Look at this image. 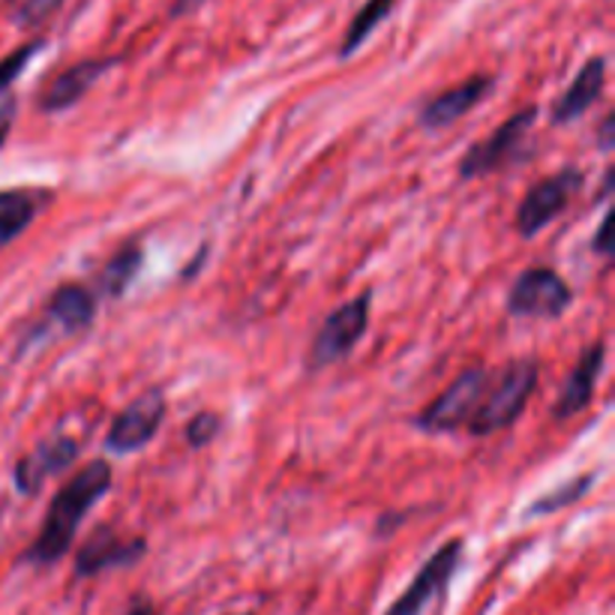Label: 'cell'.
<instances>
[{
	"label": "cell",
	"instance_id": "603a6c76",
	"mask_svg": "<svg viewBox=\"0 0 615 615\" xmlns=\"http://www.w3.org/2000/svg\"><path fill=\"white\" fill-rule=\"evenodd\" d=\"M216 435H220V414L202 412L195 414L190 424H186V442H190V447H204V444L213 442Z\"/></svg>",
	"mask_w": 615,
	"mask_h": 615
},
{
	"label": "cell",
	"instance_id": "4fadbf2b",
	"mask_svg": "<svg viewBox=\"0 0 615 615\" xmlns=\"http://www.w3.org/2000/svg\"><path fill=\"white\" fill-rule=\"evenodd\" d=\"M604 343L592 345L588 352L583 354V361L576 363L574 373L567 375V382L562 384V391L555 396L553 414L558 421H567V417H576V414L588 409L592 403V394H595L597 375L604 370Z\"/></svg>",
	"mask_w": 615,
	"mask_h": 615
},
{
	"label": "cell",
	"instance_id": "5bb4252c",
	"mask_svg": "<svg viewBox=\"0 0 615 615\" xmlns=\"http://www.w3.org/2000/svg\"><path fill=\"white\" fill-rule=\"evenodd\" d=\"M111 70L109 58H102V61H81L70 70H63L58 79H51V84L46 88L40 100L42 111H63L72 109L75 102L84 97V93L91 91L93 84Z\"/></svg>",
	"mask_w": 615,
	"mask_h": 615
},
{
	"label": "cell",
	"instance_id": "52a82bcc",
	"mask_svg": "<svg viewBox=\"0 0 615 615\" xmlns=\"http://www.w3.org/2000/svg\"><path fill=\"white\" fill-rule=\"evenodd\" d=\"M583 186V172L579 169H565V172L553 174L546 181L535 183L528 195H525L520 208H516V232L523 238H535L541 229L562 216L567 202L574 199Z\"/></svg>",
	"mask_w": 615,
	"mask_h": 615
},
{
	"label": "cell",
	"instance_id": "cb8c5ba5",
	"mask_svg": "<svg viewBox=\"0 0 615 615\" xmlns=\"http://www.w3.org/2000/svg\"><path fill=\"white\" fill-rule=\"evenodd\" d=\"M609 222H613V216L606 213L604 222H601V229H597V238H595V250L604 255H613V246H609Z\"/></svg>",
	"mask_w": 615,
	"mask_h": 615
},
{
	"label": "cell",
	"instance_id": "8992f818",
	"mask_svg": "<svg viewBox=\"0 0 615 615\" xmlns=\"http://www.w3.org/2000/svg\"><path fill=\"white\" fill-rule=\"evenodd\" d=\"M571 303H574L571 285L550 268L520 273V280L507 294V310L523 319H558L567 313Z\"/></svg>",
	"mask_w": 615,
	"mask_h": 615
},
{
	"label": "cell",
	"instance_id": "44dd1931",
	"mask_svg": "<svg viewBox=\"0 0 615 615\" xmlns=\"http://www.w3.org/2000/svg\"><path fill=\"white\" fill-rule=\"evenodd\" d=\"M63 0H19L16 3V21L21 28H37L61 10Z\"/></svg>",
	"mask_w": 615,
	"mask_h": 615
},
{
	"label": "cell",
	"instance_id": "ffe728a7",
	"mask_svg": "<svg viewBox=\"0 0 615 615\" xmlns=\"http://www.w3.org/2000/svg\"><path fill=\"white\" fill-rule=\"evenodd\" d=\"M595 484V477L592 474H579V477H574V481H567V484H562L558 490H553V493H546L537 498L535 505L528 507V514L537 516V514H555V511H562V507L574 505V502H579L585 495V490Z\"/></svg>",
	"mask_w": 615,
	"mask_h": 615
},
{
	"label": "cell",
	"instance_id": "6da1fadb",
	"mask_svg": "<svg viewBox=\"0 0 615 615\" xmlns=\"http://www.w3.org/2000/svg\"><path fill=\"white\" fill-rule=\"evenodd\" d=\"M109 486L111 465L105 460H91L84 468L72 474L70 481L58 490V495L51 498L46 523H42L31 550L24 553V562H31V565L61 562L79 535L81 520L88 516V511L100 502L102 495L109 493Z\"/></svg>",
	"mask_w": 615,
	"mask_h": 615
},
{
	"label": "cell",
	"instance_id": "ba28073f",
	"mask_svg": "<svg viewBox=\"0 0 615 615\" xmlns=\"http://www.w3.org/2000/svg\"><path fill=\"white\" fill-rule=\"evenodd\" d=\"M460 558H463V541H460V537L438 546V550L430 555V562L417 571L412 585L405 588L403 595L396 597L394 604L387 606V613L384 615H424L426 606L433 604L435 597L444 595L451 576H454L456 567H460Z\"/></svg>",
	"mask_w": 615,
	"mask_h": 615
},
{
	"label": "cell",
	"instance_id": "d4e9b609",
	"mask_svg": "<svg viewBox=\"0 0 615 615\" xmlns=\"http://www.w3.org/2000/svg\"><path fill=\"white\" fill-rule=\"evenodd\" d=\"M208 0H174L172 3V16L178 19V16H186V12L199 10V7H204Z\"/></svg>",
	"mask_w": 615,
	"mask_h": 615
},
{
	"label": "cell",
	"instance_id": "2e32d148",
	"mask_svg": "<svg viewBox=\"0 0 615 615\" xmlns=\"http://www.w3.org/2000/svg\"><path fill=\"white\" fill-rule=\"evenodd\" d=\"M93 315H97V306L84 285H63L49 301V319L63 333H79L91 327Z\"/></svg>",
	"mask_w": 615,
	"mask_h": 615
},
{
	"label": "cell",
	"instance_id": "d6986e66",
	"mask_svg": "<svg viewBox=\"0 0 615 615\" xmlns=\"http://www.w3.org/2000/svg\"><path fill=\"white\" fill-rule=\"evenodd\" d=\"M142 268V250L139 246H127L123 253L111 259L100 273V292L109 298H121L127 292V285L132 283V276Z\"/></svg>",
	"mask_w": 615,
	"mask_h": 615
},
{
	"label": "cell",
	"instance_id": "8fae6325",
	"mask_svg": "<svg viewBox=\"0 0 615 615\" xmlns=\"http://www.w3.org/2000/svg\"><path fill=\"white\" fill-rule=\"evenodd\" d=\"M144 555V541H121L109 528H97L75 555V574L97 576L109 567H130Z\"/></svg>",
	"mask_w": 615,
	"mask_h": 615
},
{
	"label": "cell",
	"instance_id": "4316f807",
	"mask_svg": "<svg viewBox=\"0 0 615 615\" xmlns=\"http://www.w3.org/2000/svg\"><path fill=\"white\" fill-rule=\"evenodd\" d=\"M127 615H153L151 601H139V604H132V609Z\"/></svg>",
	"mask_w": 615,
	"mask_h": 615
},
{
	"label": "cell",
	"instance_id": "484cf974",
	"mask_svg": "<svg viewBox=\"0 0 615 615\" xmlns=\"http://www.w3.org/2000/svg\"><path fill=\"white\" fill-rule=\"evenodd\" d=\"M613 123L615 118L609 114V118L604 121V127H601V144H604V148H613Z\"/></svg>",
	"mask_w": 615,
	"mask_h": 615
},
{
	"label": "cell",
	"instance_id": "9a60e30c",
	"mask_svg": "<svg viewBox=\"0 0 615 615\" xmlns=\"http://www.w3.org/2000/svg\"><path fill=\"white\" fill-rule=\"evenodd\" d=\"M606 81V61L604 58H592L583 63V70L576 72V79L571 81L558 102L553 105V123H571L576 118H583L585 111L592 109L601 100Z\"/></svg>",
	"mask_w": 615,
	"mask_h": 615
},
{
	"label": "cell",
	"instance_id": "7402d4cb",
	"mask_svg": "<svg viewBox=\"0 0 615 615\" xmlns=\"http://www.w3.org/2000/svg\"><path fill=\"white\" fill-rule=\"evenodd\" d=\"M42 49V42H28V46H21V49H16L10 54V58H3L0 61V91H7L12 81L19 79L21 72H24V67H28V61H31L33 54Z\"/></svg>",
	"mask_w": 615,
	"mask_h": 615
},
{
	"label": "cell",
	"instance_id": "5b68a950",
	"mask_svg": "<svg viewBox=\"0 0 615 615\" xmlns=\"http://www.w3.org/2000/svg\"><path fill=\"white\" fill-rule=\"evenodd\" d=\"M370 324V292H363L361 298L343 303L340 310H333L324 319L322 331L315 333L313 352H310V366H331V363L343 361L345 354H352V349L363 340Z\"/></svg>",
	"mask_w": 615,
	"mask_h": 615
},
{
	"label": "cell",
	"instance_id": "30bf717a",
	"mask_svg": "<svg viewBox=\"0 0 615 615\" xmlns=\"http://www.w3.org/2000/svg\"><path fill=\"white\" fill-rule=\"evenodd\" d=\"M75 456H79V442H75V438H67V435H58V438L40 444L33 454L24 456V460L16 465L12 481H16V486H19L24 495H37L51 474L70 468V465L75 463Z\"/></svg>",
	"mask_w": 615,
	"mask_h": 615
},
{
	"label": "cell",
	"instance_id": "ac0fdd59",
	"mask_svg": "<svg viewBox=\"0 0 615 615\" xmlns=\"http://www.w3.org/2000/svg\"><path fill=\"white\" fill-rule=\"evenodd\" d=\"M396 0H366L361 7V12L354 16L352 24H349V31H345V40H343V49H340V54L343 58H349L352 51H357L366 42V37L382 24L387 16H391V10H394Z\"/></svg>",
	"mask_w": 615,
	"mask_h": 615
},
{
	"label": "cell",
	"instance_id": "7c38bea8",
	"mask_svg": "<svg viewBox=\"0 0 615 615\" xmlns=\"http://www.w3.org/2000/svg\"><path fill=\"white\" fill-rule=\"evenodd\" d=\"M493 88V79L490 75H472V79L460 81L454 88H447L444 93H438L435 100H430L421 111V123L426 130H444L451 127L460 118H465L468 111L484 100L486 93Z\"/></svg>",
	"mask_w": 615,
	"mask_h": 615
},
{
	"label": "cell",
	"instance_id": "3957f363",
	"mask_svg": "<svg viewBox=\"0 0 615 615\" xmlns=\"http://www.w3.org/2000/svg\"><path fill=\"white\" fill-rule=\"evenodd\" d=\"M486 382H490V373L481 366L465 370L444 394L435 396L433 405H426L424 412L414 417V426L424 433H451V430L465 426L484 396Z\"/></svg>",
	"mask_w": 615,
	"mask_h": 615
},
{
	"label": "cell",
	"instance_id": "e0dca14e",
	"mask_svg": "<svg viewBox=\"0 0 615 615\" xmlns=\"http://www.w3.org/2000/svg\"><path fill=\"white\" fill-rule=\"evenodd\" d=\"M40 213V195L31 190L0 192V250L19 238Z\"/></svg>",
	"mask_w": 615,
	"mask_h": 615
},
{
	"label": "cell",
	"instance_id": "9c48e42d",
	"mask_svg": "<svg viewBox=\"0 0 615 615\" xmlns=\"http://www.w3.org/2000/svg\"><path fill=\"white\" fill-rule=\"evenodd\" d=\"M162 417H165V396H162V391H157V387L144 391L142 396H135L114 417V424H111L109 435H105V447L114 451V454L139 451V447H144L157 435Z\"/></svg>",
	"mask_w": 615,
	"mask_h": 615
},
{
	"label": "cell",
	"instance_id": "277c9868",
	"mask_svg": "<svg viewBox=\"0 0 615 615\" xmlns=\"http://www.w3.org/2000/svg\"><path fill=\"white\" fill-rule=\"evenodd\" d=\"M537 109L535 105H525L523 111L511 114L498 130L484 139L481 144H474L472 151L465 153L460 160V178L472 181V178H484V174H493L498 169H505L507 162L516 160V153L523 148L525 135L535 127Z\"/></svg>",
	"mask_w": 615,
	"mask_h": 615
},
{
	"label": "cell",
	"instance_id": "7a4b0ae2",
	"mask_svg": "<svg viewBox=\"0 0 615 615\" xmlns=\"http://www.w3.org/2000/svg\"><path fill=\"white\" fill-rule=\"evenodd\" d=\"M537 373H541V366L535 357H520V361L502 366L498 373H490L484 396H481L465 430L472 435H490L514 424L535 391Z\"/></svg>",
	"mask_w": 615,
	"mask_h": 615
},
{
	"label": "cell",
	"instance_id": "83f0119b",
	"mask_svg": "<svg viewBox=\"0 0 615 615\" xmlns=\"http://www.w3.org/2000/svg\"><path fill=\"white\" fill-rule=\"evenodd\" d=\"M241 615H253V613H241Z\"/></svg>",
	"mask_w": 615,
	"mask_h": 615
}]
</instances>
